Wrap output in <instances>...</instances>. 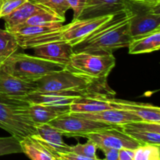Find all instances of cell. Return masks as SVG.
<instances>
[{"instance_id": "obj_21", "label": "cell", "mask_w": 160, "mask_h": 160, "mask_svg": "<svg viewBox=\"0 0 160 160\" xmlns=\"http://www.w3.org/2000/svg\"><path fill=\"white\" fill-rule=\"evenodd\" d=\"M128 48V52L131 55L144 54L158 51L160 48V31L134 38Z\"/></svg>"}, {"instance_id": "obj_18", "label": "cell", "mask_w": 160, "mask_h": 160, "mask_svg": "<svg viewBox=\"0 0 160 160\" xmlns=\"http://www.w3.org/2000/svg\"><path fill=\"white\" fill-rule=\"evenodd\" d=\"M28 112L35 125L48 123L57 117L70 112V106H52L31 103Z\"/></svg>"}, {"instance_id": "obj_16", "label": "cell", "mask_w": 160, "mask_h": 160, "mask_svg": "<svg viewBox=\"0 0 160 160\" xmlns=\"http://www.w3.org/2000/svg\"><path fill=\"white\" fill-rule=\"evenodd\" d=\"M36 91L34 83L23 81L5 71L0 65V95L25 97Z\"/></svg>"}, {"instance_id": "obj_26", "label": "cell", "mask_w": 160, "mask_h": 160, "mask_svg": "<svg viewBox=\"0 0 160 160\" xmlns=\"http://www.w3.org/2000/svg\"><path fill=\"white\" fill-rule=\"evenodd\" d=\"M134 160H160L159 145L142 144L134 149Z\"/></svg>"}, {"instance_id": "obj_31", "label": "cell", "mask_w": 160, "mask_h": 160, "mask_svg": "<svg viewBox=\"0 0 160 160\" xmlns=\"http://www.w3.org/2000/svg\"><path fill=\"white\" fill-rule=\"evenodd\" d=\"M58 159L62 160H98V158H90L87 156H81L76 153L67 152H59L56 154V157Z\"/></svg>"}, {"instance_id": "obj_37", "label": "cell", "mask_w": 160, "mask_h": 160, "mask_svg": "<svg viewBox=\"0 0 160 160\" xmlns=\"http://www.w3.org/2000/svg\"><path fill=\"white\" fill-rule=\"evenodd\" d=\"M54 160H59L58 159H56V158H55V159Z\"/></svg>"}, {"instance_id": "obj_3", "label": "cell", "mask_w": 160, "mask_h": 160, "mask_svg": "<svg viewBox=\"0 0 160 160\" xmlns=\"http://www.w3.org/2000/svg\"><path fill=\"white\" fill-rule=\"evenodd\" d=\"M31 103L25 97L0 95V128L19 141L36 134V125L31 119Z\"/></svg>"}, {"instance_id": "obj_30", "label": "cell", "mask_w": 160, "mask_h": 160, "mask_svg": "<svg viewBox=\"0 0 160 160\" xmlns=\"http://www.w3.org/2000/svg\"><path fill=\"white\" fill-rule=\"evenodd\" d=\"M86 1L87 0H67L70 9H73V20L79 19L80 16H81L83 10H84V8L86 4Z\"/></svg>"}, {"instance_id": "obj_19", "label": "cell", "mask_w": 160, "mask_h": 160, "mask_svg": "<svg viewBox=\"0 0 160 160\" xmlns=\"http://www.w3.org/2000/svg\"><path fill=\"white\" fill-rule=\"evenodd\" d=\"M42 11H49L41 5L34 2L31 0H28L16 9L13 12L3 17L6 23V29L9 30L17 25L22 24L28 19Z\"/></svg>"}, {"instance_id": "obj_35", "label": "cell", "mask_w": 160, "mask_h": 160, "mask_svg": "<svg viewBox=\"0 0 160 160\" xmlns=\"http://www.w3.org/2000/svg\"><path fill=\"white\" fill-rule=\"evenodd\" d=\"M2 0H0V8H1V6H2Z\"/></svg>"}, {"instance_id": "obj_29", "label": "cell", "mask_w": 160, "mask_h": 160, "mask_svg": "<svg viewBox=\"0 0 160 160\" xmlns=\"http://www.w3.org/2000/svg\"><path fill=\"white\" fill-rule=\"evenodd\" d=\"M28 0H2L0 8V19L13 12L16 9L21 6Z\"/></svg>"}, {"instance_id": "obj_20", "label": "cell", "mask_w": 160, "mask_h": 160, "mask_svg": "<svg viewBox=\"0 0 160 160\" xmlns=\"http://www.w3.org/2000/svg\"><path fill=\"white\" fill-rule=\"evenodd\" d=\"M109 98L111 97L88 96L78 98L70 105V112L89 113L113 109L111 107L108 100Z\"/></svg>"}, {"instance_id": "obj_27", "label": "cell", "mask_w": 160, "mask_h": 160, "mask_svg": "<svg viewBox=\"0 0 160 160\" xmlns=\"http://www.w3.org/2000/svg\"><path fill=\"white\" fill-rule=\"evenodd\" d=\"M22 153L20 141L13 136L0 137V156Z\"/></svg>"}, {"instance_id": "obj_25", "label": "cell", "mask_w": 160, "mask_h": 160, "mask_svg": "<svg viewBox=\"0 0 160 160\" xmlns=\"http://www.w3.org/2000/svg\"><path fill=\"white\" fill-rule=\"evenodd\" d=\"M37 4L46 8L63 21H65L66 12L70 9L67 0H31Z\"/></svg>"}, {"instance_id": "obj_11", "label": "cell", "mask_w": 160, "mask_h": 160, "mask_svg": "<svg viewBox=\"0 0 160 160\" xmlns=\"http://www.w3.org/2000/svg\"><path fill=\"white\" fill-rule=\"evenodd\" d=\"M120 129L141 144L160 145V123L144 120L120 125Z\"/></svg>"}, {"instance_id": "obj_13", "label": "cell", "mask_w": 160, "mask_h": 160, "mask_svg": "<svg viewBox=\"0 0 160 160\" xmlns=\"http://www.w3.org/2000/svg\"><path fill=\"white\" fill-rule=\"evenodd\" d=\"M108 100L113 109L127 111L144 121L160 123V109L158 106L113 98L112 97L109 98Z\"/></svg>"}, {"instance_id": "obj_7", "label": "cell", "mask_w": 160, "mask_h": 160, "mask_svg": "<svg viewBox=\"0 0 160 160\" xmlns=\"http://www.w3.org/2000/svg\"><path fill=\"white\" fill-rule=\"evenodd\" d=\"M48 123L59 130L62 135L67 137H84L85 134L90 133L116 127L102 122L79 117L70 112L57 117Z\"/></svg>"}, {"instance_id": "obj_36", "label": "cell", "mask_w": 160, "mask_h": 160, "mask_svg": "<svg viewBox=\"0 0 160 160\" xmlns=\"http://www.w3.org/2000/svg\"><path fill=\"white\" fill-rule=\"evenodd\" d=\"M2 61L1 59H0V65H1V64H2Z\"/></svg>"}, {"instance_id": "obj_17", "label": "cell", "mask_w": 160, "mask_h": 160, "mask_svg": "<svg viewBox=\"0 0 160 160\" xmlns=\"http://www.w3.org/2000/svg\"><path fill=\"white\" fill-rule=\"evenodd\" d=\"M71 113L90 120L113 125V126H120L130 122L142 120L138 117L127 111L118 109H109L99 112H89V113H78V112H71Z\"/></svg>"}, {"instance_id": "obj_6", "label": "cell", "mask_w": 160, "mask_h": 160, "mask_svg": "<svg viewBox=\"0 0 160 160\" xmlns=\"http://www.w3.org/2000/svg\"><path fill=\"white\" fill-rule=\"evenodd\" d=\"M116 65L112 54L96 55L73 52L65 69L74 74L98 82H107V78Z\"/></svg>"}, {"instance_id": "obj_14", "label": "cell", "mask_w": 160, "mask_h": 160, "mask_svg": "<svg viewBox=\"0 0 160 160\" xmlns=\"http://www.w3.org/2000/svg\"><path fill=\"white\" fill-rule=\"evenodd\" d=\"M127 0H87L79 19H92L126 10Z\"/></svg>"}, {"instance_id": "obj_22", "label": "cell", "mask_w": 160, "mask_h": 160, "mask_svg": "<svg viewBox=\"0 0 160 160\" xmlns=\"http://www.w3.org/2000/svg\"><path fill=\"white\" fill-rule=\"evenodd\" d=\"M22 152L31 160H54L55 156L32 137L20 141Z\"/></svg>"}, {"instance_id": "obj_23", "label": "cell", "mask_w": 160, "mask_h": 160, "mask_svg": "<svg viewBox=\"0 0 160 160\" xmlns=\"http://www.w3.org/2000/svg\"><path fill=\"white\" fill-rule=\"evenodd\" d=\"M20 46L16 36L10 31L0 28V59L3 62L17 52Z\"/></svg>"}, {"instance_id": "obj_24", "label": "cell", "mask_w": 160, "mask_h": 160, "mask_svg": "<svg viewBox=\"0 0 160 160\" xmlns=\"http://www.w3.org/2000/svg\"><path fill=\"white\" fill-rule=\"evenodd\" d=\"M63 20L50 11H42L34 14L26 20L23 25H37V26L61 27Z\"/></svg>"}, {"instance_id": "obj_32", "label": "cell", "mask_w": 160, "mask_h": 160, "mask_svg": "<svg viewBox=\"0 0 160 160\" xmlns=\"http://www.w3.org/2000/svg\"><path fill=\"white\" fill-rule=\"evenodd\" d=\"M130 4L144 7H157L160 6V0H127Z\"/></svg>"}, {"instance_id": "obj_38", "label": "cell", "mask_w": 160, "mask_h": 160, "mask_svg": "<svg viewBox=\"0 0 160 160\" xmlns=\"http://www.w3.org/2000/svg\"><path fill=\"white\" fill-rule=\"evenodd\" d=\"M98 160H106V159H98Z\"/></svg>"}, {"instance_id": "obj_28", "label": "cell", "mask_w": 160, "mask_h": 160, "mask_svg": "<svg viewBox=\"0 0 160 160\" xmlns=\"http://www.w3.org/2000/svg\"><path fill=\"white\" fill-rule=\"evenodd\" d=\"M97 147L92 141L88 139V142L84 144L78 143L77 145L70 146V152L76 153L81 156L90 158H98L96 156Z\"/></svg>"}, {"instance_id": "obj_10", "label": "cell", "mask_w": 160, "mask_h": 160, "mask_svg": "<svg viewBox=\"0 0 160 160\" xmlns=\"http://www.w3.org/2000/svg\"><path fill=\"white\" fill-rule=\"evenodd\" d=\"M88 96L110 97L93 91H68L59 92H41L34 91L28 94L25 98L30 103L52 106H70L76 98Z\"/></svg>"}, {"instance_id": "obj_34", "label": "cell", "mask_w": 160, "mask_h": 160, "mask_svg": "<svg viewBox=\"0 0 160 160\" xmlns=\"http://www.w3.org/2000/svg\"><path fill=\"white\" fill-rule=\"evenodd\" d=\"M106 160H119V150L115 148H106L102 150Z\"/></svg>"}, {"instance_id": "obj_4", "label": "cell", "mask_w": 160, "mask_h": 160, "mask_svg": "<svg viewBox=\"0 0 160 160\" xmlns=\"http://www.w3.org/2000/svg\"><path fill=\"white\" fill-rule=\"evenodd\" d=\"M36 91L41 92H59L68 91H93L108 96H113L115 92L107 82H98L78 76L65 68L42 77L34 81Z\"/></svg>"}, {"instance_id": "obj_5", "label": "cell", "mask_w": 160, "mask_h": 160, "mask_svg": "<svg viewBox=\"0 0 160 160\" xmlns=\"http://www.w3.org/2000/svg\"><path fill=\"white\" fill-rule=\"evenodd\" d=\"M1 67L21 81L34 83L45 75L63 70L65 65L16 52L2 62Z\"/></svg>"}, {"instance_id": "obj_1", "label": "cell", "mask_w": 160, "mask_h": 160, "mask_svg": "<svg viewBox=\"0 0 160 160\" xmlns=\"http://www.w3.org/2000/svg\"><path fill=\"white\" fill-rule=\"evenodd\" d=\"M131 15L128 7L123 12L112 15L79 43L72 46L73 52L108 55L128 47L132 40L129 30Z\"/></svg>"}, {"instance_id": "obj_33", "label": "cell", "mask_w": 160, "mask_h": 160, "mask_svg": "<svg viewBox=\"0 0 160 160\" xmlns=\"http://www.w3.org/2000/svg\"><path fill=\"white\" fill-rule=\"evenodd\" d=\"M134 149L122 148L119 150V160H134Z\"/></svg>"}, {"instance_id": "obj_12", "label": "cell", "mask_w": 160, "mask_h": 160, "mask_svg": "<svg viewBox=\"0 0 160 160\" xmlns=\"http://www.w3.org/2000/svg\"><path fill=\"white\" fill-rule=\"evenodd\" d=\"M36 134L31 136L56 157L59 152H70V146L62 140V134L49 123L36 125Z\"/></svg>"}, {"instance_id": "obj_15", "label": "cell", "mask_w": 160, "mask_h": 160, "mask_svg": "<svg viewBox=\"0 0 160 160\" xmlns=\"http://www.w3.org/2000/svg\"><path fill=\"white\" fill-rule=\"evenodd\" d=\"M34 56L42 59L67 65L73 53V48L67 42H51L31 48Z\"/></svg>"}, {"instance_id": "obj_39", "label": "cell", "mask_w": 160, "mask_h": 160, "mask_svg": "<svg viewBox=\"0 0 160 160\" xmlns=\"http://www.w3.org/2000/svg\"><path fill=\"white\" fill-rule=\"evenodd\" d=\"M59 160H62V159H59Z\"/></svg>"}, {"instance_id": "obj_2", "label": "cell", "mask_w": 160, "mask_h": 160, "mask_svg": "<svg viewBox=\"0 0 160 160\" xmlns=\"http://www.w3.org/2000/svg\"><path fill=\"white\" fill-rule=\"evenodd\" d=\"M113 15V14H112ZM112 15L92 19L73 20L67 25L32 37H16L20 48L31 49L34 46L51 42H67L71 46L77 45Z\"/></svg>"}, {"instance_id": "obj_8", "label": "cell", "mask_w": 160, "mask_h": 160, "mask_svg": "<svg viewBox=\"0 0 160 160\" xmlns=\"http://www.w3.org/2000/svg\"><path fill=\"white\" fill-rule=\"evenodd\" d=\"M128 7L132 13L129 23L132 38L160 31V6L144 7L128 2Z\"/></svg>"}, {"instance_id": "obj_9", "label": "cell", "mask_w": 160, "mask_h": 160, "mask_svg": "<svg viewBox=\"0 0 160 160\" xmlns=\"http://www.w3.org/2000/svg\"><path fill=\"white\" fill-rule=\"evenodd\" d=\"M83 138L92 141L97 148L102 151L106 148H130L136 149L142 144L123 132L119 126L108 128L97 132L85 134Z\"/></svg>"}]
</instances>
